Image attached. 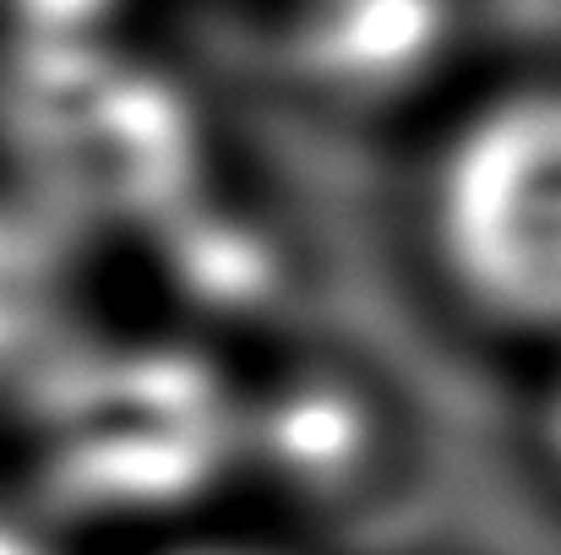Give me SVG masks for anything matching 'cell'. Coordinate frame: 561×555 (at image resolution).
<instances>
[{
  "label": "cell",
  "mask_w": 561,
  "mask_h": 555,
  "mask_svg": "<svg viewBox=\"0 0 561 555\" xmlns=\"http://www.w3.org/2000/svg\"><path fill=\"white\" fill-rule=\"evenodd\" d=\"M403 229L431 300L480 344H561V71L458 93L420 137Z\"/></svg>",
  "instance_id": "1"
},
{
  "label": "cell",
  "mask_w": 561,
  "mask_h": 555,
  "mask_svg": "<svg viewBox=\"0 0 561 555\" xmlns=\"http://www.w3.org/2000/svg\"><path fill=\"white\" fill-rule=\"evenodd\" d=\"M71 392L38 381L49 419L44 452V518L66 534L88 523H131V545L213 518L207 479H234V408L240 381L196 344H126L66 349Z\"/></svg>",
  "instance_id": "2"
},
{
  "label": "cell",
  "mask_w": 561,
  "mask_h": 555,
  "mask_svg": "<svg viewBox=\"0 0 561 555\" xmlns=\"http://www.w3.org/2000/svg\"><path fill=\"white\" fill-rule=\"evenodd\" d=\"M403 425L387 386L339 355H295L240 381L234 479L267 507L262 523L311 540V523H344L398 479ZM322 551V545H317Z\"/></svg>",
  "instance_id": "3"
},
{
  "label": "cell",
  "mask_w": 561,
  "mask_h": 555,
  "mask_svg": "<svg viewBox=\"0 0 561 555\" xmlns=\"http://www.w3.org/2000/svg\"><path fill=\"white\" fill-rule=\"evenodd\" d=\"M518 458L529 485L561 512V344L524 360L518 392Z\"/></svg>",
  "instance_id": "4"
},
{
  "label": "cell",
  "mask_w": 561,
  "mask_h": 555,
  "mask_svg": "<svg viewBox=\"0 0 561 555\" xmlns=\"http://www.w3.org/2000/svg\"><path fill=\"white\" fill-rule=\"evenodd\" d=\"M126 555H322L317 545L262 523V518H229V512H213V518H196L186 529H170L148 545Z\"/></svg>",
  "instance_id": "5"
},
{
  "label": "cell",
  "mask_w": 561,
  "mask_h": 555,
  "mask_svg": "<svg viewBox=\"0 0 561 555\" xmlns=\"http://www.w3.org/2000/svg\"><path fill=\"white\" fill-rule=\"evenodd\" d=\"M0 555H77V551H71V534L22 496V501L0 507Z\"/></svg>",
  "instance_id": "6"
},
{
  "label": "cell",
  "mask_w": 561,
  "mask_h": 555,
  "mask_svg": "<svg viewBox=\"0 0 561 555\" xmlns=\"http://www.w3.org/2000/svg\"><path fill=\"white\" fill-rule=\"evenodd\" d=\"M409 555H442V551H409Z\"/></svg>",
  "instance_id": "7"
}]
</instances>
